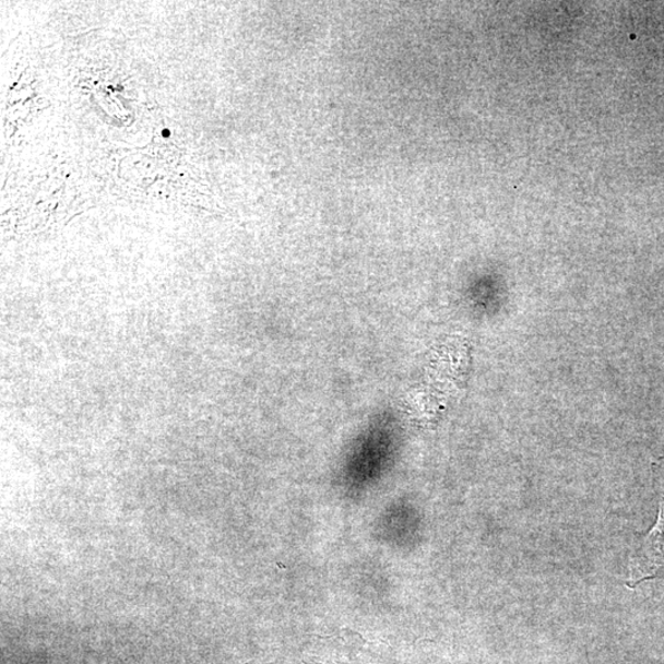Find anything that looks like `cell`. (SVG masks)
<instances>
[{
	"mask_svg": "<svg viewBox=\"0 0 664 664\" xmlns=\"http://www.w3.org/2000/svg\"><path fill=\"white\" fill-rule=\"evenodd\" d=\"M660 494V510L656 525L639 543L631 556V589L643 581L664 578V458L654 471Z\"/></svg>",
	"mask_w": 664,
	"mask_h": 664,
	"instance_id": "cell-1",
	"label": "cell"
},
{
	"mask_svg": "<svg viewBox=\"0 0 664 664\" xmlns=\"http://www.w3.org/2000/svg\"><path fill=\"white\" fill-rule=\"evenodd\" d=\"M163 135H164V137H169V131H168V130H165V131L163 132Z\"/></svg>",
	"mask_w": 664,
	"mask_h": 664,
	"instance_id": "cell-2",
	"label": "cell"
}]
</instances>
